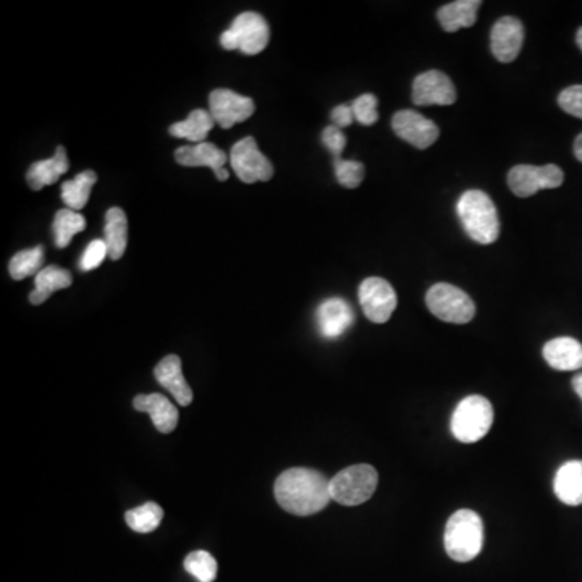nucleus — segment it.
Here are the masks:
<instances>
[{"label":"nucleus","instance_id":"obj_18","mask_svg":"<svg viewBox=\"0 0 582 582\" xmlns=\"http://www.w3.org/2000/svg\"><path fill=\"white\" fill-rule=\"evenodd\" d=\"M154 377L162 387L172 393L178 405L188 406L193 401V390L186 382L182 372V359L177 355L165 356L154 369Z\"/></svg>","mask_w":582,"mask_h":582},{"label":"nucleus","instance_id":"obj_27","mask_svg":"<svg viewBox=\"0 0 582 582\" xmlns=\"http://www.w3.org/2000/svg\"><path fill=\"white\" fill-rule=\"evenodd\" d=\"M55 246L60 249L67 248L72 243L76 233L83 232L86 228L85 217L72 209H62L55 214L54 219Z\"/></svg>","mask_w":582,"mask_h":582},{"label":"nucleus","instance_id":"obj_36","mask_svg":"<svg viewBox=\"0 0 582 582\" xmlns=\"http://www.w3.org/2000/svg\"><path fill=\"white\" fill-rule=\"evenodd\" d=\"M330 117H332V122H334L335 127L340 128V130L350 127L351 123L355 122L353 109H351V106H346V104L335 107Z\"/></svg>","mask_w":582,"mask_h":582},{"label":"nucleus","instance_id":"obj_29","mask_svg":"<svg viewBox=\"0 0 582 582\" xmlns=\"http://www.w3.org/2000/svg\"><path fill=\"white\" fill-rule=\"evenodd\" d=\"M44 248L34 246V248L23 249L10 259L9 272L13 280H23L30 275H38L43 270Z\"/></svg>","mask_w":582,"mask_h":582},{"label":"nucleus","instance_id":"obj_28","mask_svg":"<svg viewBox=\"0 0 582 582\" xmlns=\"http://www.w3.org/2000/svg\"><path fill=\"white\" fill-rule=\"evenodd\" d=\"M162 519H164V510L154 502L144 503L141 507L127 511L125 515L128 528L140 534L156 531L161 526Z\"/></svg>","mask_w":582,"mask_h":582},{"label":"nucleus","instance_id":"obj_3","mask_svg":"<svg viewBox=\"0 0 582 582\" xmlns=\"http://www.w3.org/2000/svg\"><path fill=\"white\" fill-rule=\"evenodd\" d=\"M445 550L448 557L458 563H468L479 557L484 547V523L481 516L471 510H458L445 526Z\"/></svg>","mask_w":582,"mask_h":582},{"label":"nucleus","instance_id":"obj_16","mask_svg":"<svg viewBox=\"0 0 582 582\" xmlns=\"http://www.w3.org/2000/svg\"><path fill=\"white\" fill-rule=\"evenodd\" d=\"M355 322V313L348 301L329 298L317 308V327L322 337L338 338L345 334Z\"/></svg>","mask_w":582,"mask_h":582},{"label":"nucleus","instance_id":"obj_10","mask_svg":"<svg viewBox=\"0 0 582 582\" xmlns=\"http://www.w3.org/2000/svg\"><path fill=\"white\" fill-rule=\"evenodd\" d=\"M358 295L364 316L374 324H385L397 309V293L387 280L380 277L363 280Z\"/></svg>","mask_w":582,"mask_h":582},{"label":"nucleus","instance_id":"obj_34","mask_svg":"<svg viewBox=\"0 0 582 582\" xmlns=\"http://www.w3.org/2000/svg\"><path fill=\"white\" fill-rule=\"evenodd\" d=\"M558 106L565 110L566 114L582 120V85L570 86L565 91H561L558 96Z\"/></svg>","mask_w":582,"mask_h":582},{"label":"nucleus","instance_id":"obj_33","mask_svg":"<svg viewBox=\"0 0 582 582\" xmlns=\"http://www.w3.org/2000/svg\"><path fill=\"white\" fill-rule=\"evenodd\" d=\"M107 256H109V248H107L106 241L93 240L89 243L88 248L85 249L83 256H81L80 269L83 272L97 269Z\"/></svg>","mask_w":582,"mask_h":582},{"label":"nucleus","instance_id":"obj_17","mask_svg":"<svg viewBox=\"0 0 582 582\" xmlns=\"http://www.w3.org/2000/svg\"><path fill=\"white\" fill-rule=\"evenodd\" d=\"M133 406L140 413H148L154 422V427L161 434H170L177 429L178 410L173 406L172 401L161 393L138 395L133 400Z\"/></svg>","mask_w":582,"mask_h":582},{"label":"nucleus","instance_id":"obj_7","mask_svg":"<svg viewBox=\"0 0 582 582\" xmlns=\"http://www.w3.org/2000/svg\"><path fill=\"white\" fill-rule=\"evenodd\" d=\"M426 304L437 319L448 324H468L476 316V304L471 296L450 283H435L427 291Z\"/></svg>","mask_w":582,"mask_h":582},{"label":"nucleus","instance_id":"obj_9","mask_svg":"<svg viewBox=\"0 0 582 582\" xmlns=\"http://www.w3.org/2000/svg\"><path fill=\"white\" fill-rule=\"evenodd\" d=\"M230 164L241 182H269L274 175V167L261 151L253 136L238 141L230 152Z\"/></svg>","mask_w":582,"mask_h":582},{"label":"nucleus","instance_id":"obj_12","mask_svg":"<svg viewBox=\"0 0 582 582\" xmlns=\"http://www.w3.org/2000/svg\"><path fill=\"white\" fill-rule=\"evenodd\" d=\"M392 128L398 138L416 149L431 148L439 140V127L414 110H400L393 115Z\"/></svg>","mask_w":582,"mask_h":582},{"label":"nucleus","instance_id":"obj_1","mask_svg":"<svg viewBox=\"0 0 582 582\" xmlns=\"http://www.w3.org/2000/svg\"><path fill=\"white\" fill-rule=\"evenodd\" d=\"M274 494L280 507L296 516L316 515L332 500L329 479L309 468L283 471L275 481Z\"/></svg>","mask_w":582,"mask_h":582},{"label":"nucleus","instance_id":"obj_25","mask_svg":"<svg viewBox=\"0 0 582 582\" xmlns=\"http://www.w3.org/2000/svg\"><path fill=\"white\" fill-rule=\"evenodd\" d=\"M214 125H216V120L212 119L211 112L196 109L188 115V119L173 123L169 128V133L175 138H183L193 143H206L207 135Z\"/></svg>","mask_w":582,"mask_h":582},{"label":"nucleus","instance_id":"obj_39","mask_svg":"<svg viewBox=\"0 0 582 582\" xmlns=\"http://www.w3.org/2000/svg\"><path fill=\"white\" fill-rule=\"evenodd\" d=\"M576 41H578V46L581 47L582 51V28H579L578 36H576Z\"/></svg>","mask_w":582,"mask_h":582},{"label":"nucleus","instance_id":"obj_2","mask_svg":"<svg viewBox=\"0 0 582 582\" xmlns=\"http://www.w3.org/2000/svg\"><path fill=\"white\" fill-rule=\"evenodd\" d=\"M458 217L464 232L479 245H492L500 235V220L494 201L481 190H469L458 201Z\"/></svg>","mask_w":582,"mask_h":582},{"label":"nucleus","instance_id":"obj_5","mask_svg":"<svg viewBox=\"0 0 582 582\" xmlns=\"http://www.w3.org/2000/svg\"><path fill=\"white\" fill-rule=\"evenodd\" d=\"M379 474L371 464H355L343 469L330 481V495L334 502L345 507L363 505L376 492Z\"/></svg>","mask_w":582,"mask_h":582},{"label":"nucleus","instance_id":"obj_38","mask_svg":"<svg viewBox=\"0 0 582 582\" xmlns=\"http://www.w3.org/2000/svg\"><path fill=\"white\" fill-rule=\"evenodd\" d=\"M574 156L579 162H582V133L574 141Z\"/></svg>","mask_w":582,"mask_h":582},{"label":"nucleus","instance_id":"obj_23","mask_svg":"<svg viewBox=\"0 0 582 582\" xmlns=\"http://www.w3.org/2000/svg\"><path fill=\"white\" fill-rule=\"evenodd\" d=\"M104 241L109 248V258L119 261L125 254L128 243L127 214L120 207H112L106 214V228H104Z\"/></svg>","mask_w":582,"mask_h":582},{"label":"nucleus","instance_id":"obj_19","mask_svg":"<svg viewBox=\"0 0 582 582\" xmlns=\"http://www.w3.org/2000/svg\"><path fill=\"white\" fill-rule=\"evenodd\" d=\"M542 355L555 371L568 372L582 369V345L576 338H553L545 343Z\"/></svg>","mask_w":582,"mask_h":582},{"label":"nucleus","instance_id":"obj_35","mask_svg":"<svg viewBox=\"0 0 582 582\" xmlns=\"http://www.w3.org/2000/svg\"><path fill=\"white\" fill-rule=\"evenodd\" d=\"M322 144L334 156V161H340L342 152L346 148L345 133L335 125H330V127L324 128V131H322Z\"/></svg>","mask_w":582,"mask_h":582},{"label":"nucleus","instance_id":"obj_14","mask_svg":"<svg viewBox=\"0 0 582 582\" xmlns=\"http://www.w3.org/2000/svg\"><path fill=\"white\" fill-rule=\"evenodd\" d=\"M523 43L524 26L515 17L500 18L490 33V49L495 59L502 64L515 62L523 49Z\"/></svg>","mask_w":582,"mask_h":582},{"label":"nucleus","instance_id":"obj_30","mask_svg":"<svg viewBox=\"0 0 582 582\" xmlns=\"http://www.w3.org/2000/svg\"><path fill=\"white\" fill-rule=\"evenodd\" d=\"M185 570L199 582H212L217 576V561L211 553L198 550L185 558Z\"/></svg>","mask_w":582,"mask_h":582},{"label":"nucleus","instance_id":"obj_8","mask_svg":"<svg viewBox=\"0 0 582 582\" xmlns=\"http://www.w3.org/2000/svg\"><path fill=\"white\" fill-rule=\"evenodd\" d=\"M565 182V173L558 165H516L508 173V186L518 198H531L540 190H555Z\"/></svg>","mask_w":582,"mask_h":582},{"label":"nucleus","instance_id":"obj_21","mask_svg":"<svg viewBox=\"0 0 582 582\" xmlns=\"http://www.w3.org/2000/svg\"><path fill=\"white\" fill-rule=\"evenodd\" d=\"M68 169H70V162H68L67 152H65L64 146H59L54 157L31 165L26 180H28L31 190H43L44 186L59 182V178L67 173Z\"/></svg>","mask_w":582,"mask_h":582},{"label":"nucleus","instance_id":"obj_6","mask_svg":"<svg viewBox=\"0 0 582 582\" xmlns=\"http://www.w3.org/2000/svg\"><path fill=\"white\" fill-rule=\"evenodd\" d=\"M270 30L266 20L256 12H245L233 20L232 26L220 36L225 51H241L256 55L269 44Z\"/></svg>","mask_w":582,"mask_h":582},{"label":"nucleus","instance_id":"obj_4","mask_svg":"<svg viewBox=\"0 0 582 582\" xmlns=\"http://www.w3.org/2000/svg\"><path fill=\"white\" fill-rule=\"evenodd\" d=\"M494 424L492 403L481 395H469L458 403L452 414L453 437L461 443H476L489 434Z\"/></svg>","mask_w":582,"mask_h":582},{"label":"nucleus","instance_id":"obj_26","mask_svg":"<svg viewBox=\"0 0 582 582\" xmlns=\"http://www.w3.org/2000/svg\"><path fill=\"white\" fill-rule=\"evenodd\" d=\"M97 175L93 170H86L76 175L72 182H65L62 185V201L67 204L72 211H81L88 204L89 196L96 185Z\"/></svg>","mask_w":582,"mask_h":582},{"label":"nucleus","instance_id":"obj_20","mask_svg":"<svg viewBox=\"0 0 582 582\" xmlns=\"http://www.w3.org/2000/svg\"><path fill=\"white\" fill-rule=\"evenodd\" d=\"M553 492L558 500L570 507L582 505V461L573 460L561 464L555 479H553Z\"/></svg>","mask_w":582,"mask_h":582},{"label":"nucleus","instance_id":"obj_13","mask_svg":"<svg viewBox=\"0 0 582 582\" xmlns=\"http://www.w3.org/2000/svg\"><path fill=\"white\" fill-rule=\"evenodd\" d=\"M413 102L421 107L452 106L456 102L455 85L439 70L421 73L413 83Z\"/></svg>","mask_w":582,"mask_h":582},{"label":"nucleus","instance_id":"obj_24","mask_svg":"<svg viewBox=\"0 0 582 582\" xmlns=\"http://www.w3.org/2000/svg\"><path fill=\"white\" fill-rule=\"evenodd\" d=\"M72 283V274L68 270L55 266L44 267L34 279V290L31 291L30 301L34 306H39L49 300V296L54 291L64 290Z\"/></svg>","mask_w":582,"mask_h":582},{"label":"nucleus","instance_id":"obj_11","mask_svg":"<svg viewBox=\"0 0 582 582\" xmlns=\"http://www.w3.org/2000/svg\"><path fill=\"white\" fill-rule=\"evenodd\" d=\"M209 109L217 125L228 130L235 123L245 122L249 117H253L256 106L253 99L241 96L232 89L220 88L212 91L209 96Z\"/></svg>","mask_w":582,"mask_h":582},{"label":"nucleus","instance_id":"obj_15","mask_svg":"<svg viewBox=\"0 0 582 582\" xmlns=\"http://www.w3.org/2000/svg\"><path fill=\"white\" fill-rule=\"evenodd\" d=\"M175 159L183 167H209L214 170L219 182H227L230 177L224 169V165L227 164V154L217 148L216 144L199 143L194 146H182L175 152Z\"/></svg>","mask_w":582,"mask_h":582},{"label":"nucleus","instance_id":"obj_22","mask_svg":"<svg viewBox=\"0 0 582 582\" xmlns=\"http://www.w3.org/2000/svg\"><path fill=\"white\" fill-rule=\"evenodd\" d=\"M481 5V0H456L452 4L443 5L437 12V18L443 30L455 33L461 28L476 25L477 10Z\"/></svg>","mask_w":582,"mask_h":582},{"label":"nucleus","instance_id":"obj_31","mask_svg":"<svg viewBox=\"0 0 582 582\" xmlns=\"http://www.w3.org/2000/svg\"><path fill=\"white\" fill-rule=\"evenodd\" d=\"M335 177L337 182L348 188V190H355L361 183H363L366 169L364 165L358 161H334Z\"/></svg>","mask_w":582,"mask_h":582},{"label":"nucleus","instance_id":"obj_32","mask_svg":"<svg viewBox=\"0 0 582 582\" xmlns=\"http://www.w3.org/2000/svg\"><path fill=\"white\" fill-rule=\"evenodd\" d=\"M379 101L374 94H363V96L356 97L351 109L355 114V120H358L364 127H371L379 120V112H377Z\"/></svg>","mask_w":582,"mask_h":582},{"label":"nucleus","instance_id":"obj_37","mask_svg":"<svg viewBox=\"0 0 582 582\" xmlns=\"http://www.w3.org/2000/svg\"><path fill=\"white\" fill-rule=\"evenodd\" d=\"M573 390L582 400V372H578V374L573 377Z\"/></svg>","mask_w":582,"mask_h":582}]
</instances>
